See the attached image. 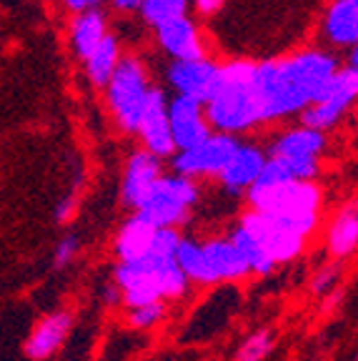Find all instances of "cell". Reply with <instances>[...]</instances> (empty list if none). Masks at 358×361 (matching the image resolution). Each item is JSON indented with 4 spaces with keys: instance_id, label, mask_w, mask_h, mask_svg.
Masks as SVG:
<instances>
[{
    "instance_id": "obj_1",
    "label": "cell",
    "mask_w": 358,
    "mask_h": 361,
    "mask_svg": "<svg viewBox=\"0 0 358 361\" xmlns=\"http://www.w3.org/2000/svg\"><path fill=\"white\" fill-rule=\"evenodd\" d=\"M338 71V61L319 48H306L291 56L256 63V85L264 103V121L301 116L319 101L321 90Z\"/></svg>"
},
{
    "instance_id": "obj_2",
    "label": "cell",
    "mask_w": 358,
    "mask_h": 361,
    "mask_svg": "<svg viewBox=\"0 0 358 361\" xmlns=\"http://www.w3.org/2000/svg\"><path fill=\"white\" fill-rule=\"evenodd\" d=\"M206 118L213 133H248L264 121V103L256 85V63L228 61L218 68V83L206 101Z\"/></svg>"
},
{
    "instance_id": "obj_3",
    "label": "cell",
    "mask_w": 358,
    "mask_h": 361,
    "mask_svg": "<svg viewBox=\"0 0 358 361\" xmlns=\"http://www.w3.org/2000/svg\"><path fill=\"white\" fill-rule=\"evenodd\" d=\"M251 211L273 216L301 236L311 238L319 228L323 191L316 180H280V183H253L246 193Z\"/></svg>"
},
{
    "instance_id": "obj_4",
    "label": "cell",
    "mask_w": 358,
    "mask_h": 361,
    "mask_svg": "<svg viewBox=\"0 0 358 361\" xmlns=\"http://www.w3.org/2000/svg\"><path fill=\"white\" fill-rule=\"evenodd\" d=\"M113 283L123 296V306L153 304V301H175L188 293L190 281L180 271L173 256L148 254L143 261L118 264L113 269Z\"/></svg>"
},
{
    "instance_id": "obj_5",
    "label": "cell",
    "mask_w": 358,
    "mask_h": 361,
    "mask_svg": "<svg viewBox=\"0 0 358 361\" xmlns=\"http://www.w3.org/2000/svg\"><path fill=\"white\" fill-rule=\"evenodd\" d=\"M175 261L185 279L201 286L243 281L246 276H251L248 264L243 261L235 243L230 241V236H213L208 241L183 236L175 251Z\"/></svg>"
},
{
    "instance_id": "obj_6",
    "label": "cell",
    "mask_w": 358,
    "mask_h": 361,
    "mask_svg": "<svg viewBox=\"0 0 358 361\" xmlns=\"http://www.w3.org/2000/svg\"><path fill=\"white\" fill-rule=\"evenodd\" d=\"M151 80H148L146 63L138 56H121L116 73L106 85V101L113 118L125 133H138V126L146 113L151 98Z\"/></svg>"
},
{
    "instance_id": "obj_7",
    "label": "cell",
    "mask_w": 358,
    "mask_h": 361,
    "mask_svg": "<svg viewBox=\"0 0 358 361\" xmlns=\"http://www.w3.org/2000/svg\"><path fill=\"white\" fill-rule=\"evenodd\" d=\"M201 201V186L178 173H163L138 203L135 214L158 228H178L190 219V211Z\"/></svg>"
},
{
    "instance_id": "obj_8",
    "label": "cell",
    "mask_w": 358,
    "mask_h": 361,
    "mask_svg": "<svg viewBox=\"0 0 358 361\" xmlns=\"http://www.w3.org/2000/svg\"><path fill=\"white\" fill-rule=\"evenodd\" d=\"M235 231H241L248 241H253L258 246V251L273 264V269L283 264H291L293 259L303 254L306 248V236L291 228L283 221L273 219V216L258 214V211L248 209L241 216V221L235 224Z\"/></svg>"
},
{
    "instance_id": "obj_9",
    "label": "cell",
    "mask_w": 358,
    "mask_h": 361,
    "mask_svg": "<svg viewBox=\"0 0 358 361\" xmlns=\"http://www.w3.org/2000/svg\"><path fill=\"white\" fill-rule=\"evenodd\" d=\"M326 151V133L306 126H296L278 133L271 143L268 158H276L293 180H314L321 171Z\"/></svg>"
},
{
    "instance_id": "obj_10",
    "label": "cell",
    "mask_w": 358,
    "mask_h": 361,
    "mask_svg": "<svg viewBox=\"0 0 358 361\" xmlns=\"http://www.w3.org/2000/svg\"><path fill=\"white\" fill-rule=\"evenodd\" d=\"M358 101V68H338L333 78L328 80L316 103L301 113V126L314 128L319 133L336 128L346 111Z\"/></svg>"
},
{
    "instance_id": "obj_11",
    "label": "cell",
    "mask_w": 358,
    "mask_h": 361,
    "mask_svg": "<svg viewBox=\"0 0 358 361\" xmlns=\"http://www.w3.org/2000/svg\"><path fill=\"white\" fill-rule=\"evenodd\" d=\"M235 146H238V141H235L233 135L211 133L198 146L175 153L173 173L185 176V178L196 180V183L198 178H218L223 166L228 164L230 153L235 151Z\"/></svg>"
},
{
    "instance_id": "obj_12",
    "label": "cell",
    "mask_w": 358,
    "mask_h": 361,
    "mask_svg": "<svg viewBox=\"0 0 358 361\" xmlns=\"http://www.w3.org/2000/svg\"><path fill=\"white\" fill-rule=\"evenodd\" d=\"M218 63L198 58V61H171L166 71V80L175 90V96L190 98L206 106L213 88L218 83Z\"/></svg>"
},
{
    "instance_id": "obj_13",
    "label": "cell",
    "mask_w": 358,
    "mask_h": 361,
    "mask_svg": "<svg viewBox=\"0 0 358 361\" xmlns=\"http://www.w3.org/2000/svg\"><path fill=\"white\" fill-rule=\"evenodd\" d=\"M138 135L140 143H143V151H148L151 156L161 158V161L175 156V143L168 123V101L163 96V90L156 88V85H153L143 121L138 126Z\"/></svg>"
},
{
    "instance_id": "obj_14",
    "label": "cell",
    "mask_w": 358,
    "mask_h": 361,
    "mask_svg": "<svg viewBox=\"0 0 358 361\" xmlns=\"http://www.w3.org/2000/svg\"><path fill=\"white\" fill-rule=\"evenodd\" d=\"M168 123L175 143V153L198 146L213 133L211 126H208L203 103L190 101V98L183 96H175L168 101Z\"/></svg>"
},
{
    "instance_id": "obj_15",
    "label": "cell",
    "mask_w": 358,
    "mask_h": 361,
    "mask_svg": "<svg viewBox=\"0 0 358 361\" xmlns=\"http://www.w3.org/2000/svg\"><path fill=\"white\" fill-rule=\"evenodd\" d=\"M266 161H268V156L264 153V148L238 141L235 151L230 153L228 164L223 166V171H221V176L216 180H218L226 193L241 196V193H248V188L258 180Z\"/></svg>"
},
{
    "instance_id": "obj_16",
    "label": "cell",
    "mask_w": 358,
    "mask_h": 361,
    "mask_svg": "<svg viewBox=\"0 0 358 361\" xmlns=\"http://www.w3.org/2000/svg\"><path fill=\"white\" fill-rule=\"evenodd\" d=\"M70 329H73V314L70 311L58 309L45 314L25 338V356L33 361H45L56 356L61 346L66 344V338L70 336Z\"/></svg>"
},
{
    "instance_id": "obj_17",
    "label": "cell",
    "mask_w": 358,
    "mask_h": 361,
    "mask_svg": "<svg viewBox=\"0 0 358 361\" xmlns=\"http://www.w3.org/2000/svg\"><path fill=\"white\" fill-rule=\"evenodd\" d=\"M163 176V161L151 156L148 151L130 153L128 164L123 169V180H121V201L128 209H138V203L146 198V193L153 188L158 178Z\"/></svg>"
},
{
    "instance_id": "obj_18",
    "label": "cell",
    "mask_w": 358,
    "mask_h": 361,
    "mask_svg": "<svg viewBox=\"0 0 358 361\" xmlns=\"http://www.w3.org/2000/svg\"><path fill=\"white\" fill-rule=\"evenodd\" d=\"M153 30H156L158 45L173 61H198V58H206L201 30H198V25L188 16L163 23V25H158Z\"/></svg>"
},
{
    "instance_id": "obj_19",
    "label": "cell",
    "mask_w": 358,
    "mask_h": 361,
    "mask_svg": "<svg viewBox=\"0 0 358 361\" xmlns=\"http://www.w3.org/2000/svg\"><path fill=\"white\" fill-rule=\"evenodd\" d=\"M158 226L146 221L143 216L133 214L121 224L113 238V251H116L118 264H130V261H143L151 254L153 241H156Z\"/></svg>"
},
{
    "instance_id": "obj_20",
    "label": "cell",
    "mask_w": 358,
    "mask_h": 361,
    "mask_svg": "<svg viewBox=\"0 0 358 361\" xmlns=\"http://www.w3.org/2000/svg\"><path fill=\"white\" fill-rule=\"evenodd\" d=\"M326 248L333 259H351L358 251V198L343 203L331 219L326 231Z\"/></svg>"
},
{
    "instance_id": "obj_21",
    "label": "cell",
    "mask_w": 358,
    "mask_h": 361,
    "mask_svg": "<svg viewBox=\"0 0 358 361\" xmlns=\"http://www.w3.org/2000/svg\"><path fill=\"white\" fill-rule=\"evenodd\" d=\"M326 43L338 48H353L358 43V3L356 0H333L326 8L321 23Z\"/></svg>"
},
{
    "instance_id": "obj_22",
    "label": "cell",
    "mask_w": 358,
    "mask_h": 361,
    "mask_svg": "<svg viewBox=\"0 0 358 361\" xmlns=\"http://www.w3.org/2000/svg\"><path fill=\"white\" fill-rule=\"evenodd\" d=\"M106 35H108V20L103 16V11L90 8V11L75 13L73 23H70V45H73V53L80 61L93 56V51L103 43Z\"/></svg>"
},
{
    "instance_id": "obj_23",
    "label": "cell",
    "mask_w": 358,
    "mask_h": 361,
    "mask_svg": "<svg viewBox=\"0 0 358 361\" xmlns=\"http://www.w3.org/2000/svg\"><path fill=\"white\" fill-rule=\"evenodd\" d=\"M121 43H118V38L113 33H108L106 38H103V43L98 45L93 51V56L85 58V75H88V80L93 85H98V88H106L108 80H111V75L116 73L118 63H121Z\"/></svg>"
},
{
    "instance_id": "obj_24",
    "label": "cell",
    "mask_w": 358,
    "mask_h": 361,
    "mask_svg": "<svg viewBox=\"0 0 358 361\" xmlns=\"http://www.w3.org/2000/svg\"><path fill=\"white\" fill-rule=\"evenodd\" d=\"M190 0H143L140 3V16L148 25L158 28L163 23L175 20V18H183L188 13Z\"/></svg>"
},
{
    "instance_id": "obj_25",
    "label": "cell",
    "mask_w": 358,
    "mask_h": 361,
    "mask_svg": "<svg viewBox=\"0 0 358 361\" xmlns=\"http://www.w3.org/2000/svg\"><path fill=\"white\" fill-rule=\"evenodd\" d=\"M276 346V336L273 331L268 329H256L251 331L246 338H243V344L235 349L233 361H264L266 356L273 351Z\"/></svg>"
},
{
    "instance_id": "obj_26",
    "label": "cell",
    "mask_w": 358,
    "mask_h": 361,
    "mask_svg": "<svg viewBox=\"0 0 358 361\" xmlns=\"http://www.w3.org/2000/svg\"><path fill=\"white\" fill-rule=\"evenodd\" d=\"M166 314H168L166 301H153V304H143V306H135V309H128V324L133 329H140V331H148V329L158 326V324L166 319Z\"/></svg>"
},
{
    "instance_id": "obj_27",
    "label": "cell",
    "mask_w": 358,
    "mask_h": 361,
    "mask_svg": "<svg viewBox=\"0 0 358 361\" xmlns=\"http://www.w3.org/2000/svg\"><path fill=\"white\" fill-rule=\"evenodd\" d=\"M338 281H341V269H338V264H326V266H321L314 274V279H311V291L323 299V296L336 291Z\"/></svg>"
},
{
    "instance_id": "obj_28",
    "label": "cell",
    "mask_w": 358,
    "mask_h": 361,
    "mask_svg": "<svg viewBox=\"0 0 358 361\" xmlns=\"http://www.w3.org/2000/svg\"><path fill=\"white\" fill-rule=\"evenodd\" d=\"M78 254H80L78 236H63L56 243V248H53V266L56 269H66V266H70L78 259Z\"/></svg>"
},
{
    "instance_id": "obj_29",
    "label": "cell",
    "mask_w": 358,
    "mask_h": 361,
    "mask_svg": "<svg viewBox=\"0 0 358 361\" xmlns=\"http://www.w3.org/2000/svg\"><path fill=\"white\" fill-rule=\"evenodd\" d=\"M75 214H78V196L70 193V196H66L56 206V224H61V226L70 224V221L75 219Z\"/></svg>"
},
{
    "instance_id": "obj_30",
    "label": "cell",
    "mask_w": 358,
    "mask_h": 361,
    "mask_svg": "<svg viewBox=\"0 0 358 361\" xmlns=\"http://www.w3.org/2000/svg\"><path fill=\"white\" fill-rule=\"evenodd\" d=\"M223 6H226V0H193V8H196L201 16H216Z\"/></svg>"
},
{
    "instance_id": "obj_31",
    "label": "cell",
    "mask_w": 358,
    "mask_h": 361,
    "mask_svg": "<svg viewBox=\"0 0 358 361\" xmlns=\"http://www.w3.org/2000/svg\"><path fill=\"white\" fill-rule=\"evenodd\" d=\"M63 3L73 13H83V11H90V8H98L103 0H63Z\"/></svg>"
},
{
    "instance_id": "obj_32",
    "label": "cell",
    "mask_w": 358,
    "mask_h": 361,
    "mask_svg": "<svg viewBox=\"0 0 358 361\" xmlns=\"http://www.w3.org/2000/svg\"><path fill=\"white\" fill-rule=\"evenodd\" d=\"M140 3H143V0H113L116 11H121V13H135V11H140Z\"/></svg>"
},
{
    "instance_id": "obj_33",
    "label": "cell",
    "mask_w": 358,
    "mask_h": 361,
    "mask_svg": "<svg viewBox=\"0 0 358 361\" xmlns=\"http://www.w3.org/2000/svg\"><path fill=\"white\" fill-rule=\"evenodd\" d=\"M103 296H106V304H123V296H121V291H118L116 283H111V286H106V291H103Z\"/></svg>"
},
{
    "instance_id": "obj_34",
    "label": "cell",
    "mask_w": 358,
    "mask_h": 361,
    "mask_svg": "<svg viewBox=\"0 0 358 361\" xmlns=\"http://www.w3.org/2000/svg\"><path fill=\"white\" fill-rule=\"evenodd\" d=\"M351 66H353V68H358V43L351 48Z\"/></svg>"
},
{
    "instance_id": "obj_35",
    "label": "cell",
    "mask_w": 358,
    "mask_h": 361,
    "mask_svg": "<svg viewBox=\"0 0 358 361\" xmlns=\"http://www.w3.org/2000/svg\"><path fill=\"white\" fill-rule=\"evenodd\" d=\"M356 3H358V0H356Z\"/></svg>"
}]
</instances>
